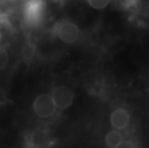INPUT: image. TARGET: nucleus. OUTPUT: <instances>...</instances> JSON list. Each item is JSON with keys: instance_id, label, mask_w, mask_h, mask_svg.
Listing matches in <instances>:
<instances>
[{"instance_id": "obj_2", "label": "nucleus", "mask_w": 149, "mask_h": 148, "mask_svg": "<svg viewBox=\"0 0 149 148\" xmlns=\"http://www.w3.org/2000/svg\"><path fill=\"white\" fill-rule=\"evenodd\" d=\"M33 111L35 115L42 119L53 116L57 111V107L51 94L42 93L38 95L33 102Z\"/></svg>"}, {"instance_id": "obj_8", "label": "nucleus", "mask_w": 149, "mask_h": 148, "mask_svg": "<svg viewBox=\"0 0 149 148\" xmlns=\"http://www.w3.org/2000/svg\"><path fill=\"white\" fill-rule=\"evenodd\" d=\"M9 54L4 46L0 45V71H2L8 65Z\"/></svg>"}, {"instance_id": "obj_3", "label": "nucleus", "mask_w": 149, "mask_h": 148, "mask_svg": "<svg viewBox=\"0 0 149 148\" xmlns=\"http://www.w3.org/2000/svg\"><path fill=\"white\" fill-rule=\"evenodd\" d=\"M54 103L59 110H66L74 102L75 94L70 88L66 86H59L54 88L51 93Z\"/></svg>"}, {"instance_id": "obj_7", "label": "nucleus", "mask_w": 149, "mask_h": 148, "mask_svg": "<svg viewBox=\"0 0 149 148\" xmlns=\"http://www.w3.org/2000/svg\"><path fill=\"white\" fill-rule=\"evenodd\" d=\"M112 0H87L88 4L95 10H103L107 8Z\"/></svg>"}, {"instance_id": "obj_6", "label": "nucleus", "mask_w": 149, "mask_h": 148, "mask_svg": "<svg viewBox=\"0 0 149 148\" xmlns=\"http://www.w3.org/2000/svg\"><path fill=\"white\" fill-rule=\"evenodd\" d=\"M123 140H124V137L121 131L116 130V129L109 131L105 136V143L108 147L116 148L121 146Z\"/></svg>"}, {"instance_id": "obj_4", "label": "nucleus", "mask_w": 149, "mask_h": 148, "mask_svg": "<svg viewBox=\"0 0 149 148\" xmlns=\"http://www.w3.org/2000/svg\"><path fill=\"white\" fill-rule=\"evenodd\" d=\"M131 122V114L126 108L118 107L116 108L110 115V123L113 129L125 130L129 127Z\"/></svg>"}, {"instance_id": "obj_1", "label": "nucleus", "mask_w": 149, "mask_h": 148, "mask_svg": "<svg viewBox=\"0 0 149 148\" xmlns=\"http://www.w3.org/2000/svg\"><path fill=\"white\" fill-rule=\"evenodd\" d=\"M54 32L57 38L66 44H72L78 42L81 36V31L78 25L69 20H61L57 22L54 27Z\"/></svg>"}, {"instance_id": "obj_5", "label": "nucleus", "mask_w": 149, "mask_h": 148, "mask_svg": "<svg viewBox=\"0 0 149 148\" xmlns=\"http://www.w3.org/2000/svg\"><path fill=\"white\" fill-rule=\"evenodd\" d=\"M42 0H28L25 5V17L31 23H37L43 14Z\"/></svg>"}]
</instances>
